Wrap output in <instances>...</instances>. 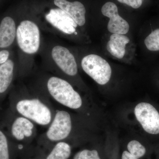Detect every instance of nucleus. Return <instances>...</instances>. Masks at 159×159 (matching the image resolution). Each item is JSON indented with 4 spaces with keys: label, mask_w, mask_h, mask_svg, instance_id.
I'll return each mask as SVG.
<instances>
[{
    "label": "nucleus",
    "mask_w": 159,
    "mask_h": 159,
    "mask_svg": "<svg viewBox=\"0 0 159 159\" xmlns=\"http://www.w3.org/2000/svg\"><path fill=\"white\" fill-rule=\"evenodd\" d=\"M16 108L20 114L39 125H48L51 122V111L38 99L20 100L16 104Z\"/></svg>",
    "instance_id": "20e7f679"
},
{
    "label": "nucleus",
    "mask_w": 159,
    "mask_h": 159,
    "mask_svg": "<svg viewBox=\"0 0 159 159\" xmlns=\"http://www.w3.org/2000/svg\"><path fill=\"white\" fill-rule=\"evenodd\" d=\"M34 125L31 121L24 117L16 119L11 127V133L16 139L22 140L25 137L31 136Z\"/></svg>",
    "instance_id": "4468645a"
},
{
    "label": "nucleus",
    "mask_w": 159,
    "mask_h": 159,
    "mask_svg": "<svg viewBox=\"0 0 159 159\" xmlns=\"http://www.w3.org/2000/svg\"><path fill=\"white\" fill-rule=\"evenodd\" d=\"M101 12L109 20L107 24V30L112 34H125L129 30L127 21L119 16L118 7L112 2H107L102 6Z\"/></svg>",
    "instance_id": "6e6552de"
},
{
    "label": "nucleus",
    "mask_w": 159,
    "mask_h": 159,
    "mask_svg": "<svg viewBox=\"0 0 159 159\" xmlns=\"http://www.w3.org/2000/svg\"><path fill=\"white\" fill-rule=\"evenodd\" d=\"M136 118L147 133L159 134V112L152 104L141 102L134 108Z\"/></svg>",
    "instance_id": "39448f33"
},
{
    "label": "nucleus",
    "mask_w": 159,
    "mask_h": 159,
    "mask_svg": "<svg viewBox=\"0 0 159 159\" xmlns=\"http://www.w3.org/2000/svg\"><path fill=\"white\" fill-rule=\"evenodd\" d=\"M71 147L66 142H60L55 145L47 159H68L70 156Z\"/></svg>",
    "instance_id": "2eb2a0df"
},
{
    "label": "nucleus",
    "mask_w": 159,
    "mask_h": 159,
    "mask_svg": "<svg viewBox=\"0 0 159 159\" xmlns=\"http://www.w3.org/2000/svg\"><path fill=\"white\" fill-rule=\"evenodd\" d=\"M16 42L21 54L31 56L37 53L41 44L40 31L37 24L30 20L17 23Z\"/></svg>",
    "instance_id": "f257e3e1"
},
{
    "label": "nucleus",
    "mask_w": 159,
    "mask_h": 159,
    "mask_svg": "<svg viewBox=\"0 0 159 159\" xmlns=\"http://www.w3.org/2000/svg\"><path fill=\"white\" fill-rule=\"evenodd\" d=\"M17 25V22L10 16L0 20V50L10 49L16 42Z\"/></svg>",
    "instance_id": "9d476101"
},
{
    "label": "nucleus",
    "mask_w": 159,
    "mask_h": 159,
    "mask_svg": "<svg viewBox=\"0 0 159 159\" xmlns=\"http://www.w3.org/2000/svg\"><path fill=\"white\" fill-rule=\"evenodd\" d=\"M45 19L50 27L66 35L77 34L78 27L72 17L60 8H54L45 16Z\"/></svg>",
    "instance_id": "423d86ee"
},
{
    "label": "nucleus",
    "mask_w": 159,
    "mask_h": 159,
    "mask_svg": "<svg viewBox=\"0 0 159 159\" xmlns=\"http://www.w3.org/2000/svg\"><path fill=\"white\" fill-rule=\"evenodd\" d=\"M146 48L152 52L159 51V28L149 33L144 40Z\"/></svg>",
    "instance_id": "dca6fc26"
},
{
    "label": "nucleus",
    "mask_w": 159,
    "mask_h": 159,
    "mask_svg": "<svg viewBox=\"0 0 159 159\" xmlns=\"http://www.w3.org/2000/svg\"><path fill=\"white\" fill-rule=\"evenodd\" d=\"M47 87L51 96L62 105L74 109L81 107L82 101L80 95L66 80L51 77L48 80Z\"/></svg>",
    "instance_id": "f03ea898"
},
{
    "label": "nucleus",
    "mask_w": 159,
    "mask_h": 159,
    "mask_svg": "<svg viewBox=\"0 0 159 159\" xmlns=\"http://www.w3.org/2000/svg\"><path fill=\"white\" fill-rule=\"evenodd\" d=\"M51 59L56 65L65 74L74 76L77 74L78 67L74 55L64 46H54L51 51Z\"/></svg>",
    "instance_id": "0eeeda50"
},
{
    "label": "nucleus",
    "mask_w": 159,
    "mask_h": 159,
    "mask_svg": "<svg viewBox=\"0 0 159 159\" xmlns=\"http://www.w3.org/2000/svg\"><path fill=\"white\" fill-rule=\"evenodd\" d=\"M10 49L0 50V65L4 63L9 59L11 55Z\"/></svg>",
    "instance_id": "412c9836"
},
{
    "label": "nucleus",
    "mask_w": 159,
    "mask_h": 159,
    "mask_svg": "<svg viewBox=\"0 0 159 159\" xmlns=\"http://www.w3.org/2000/svg\"><path fill=\"white\" fill-rule=\"evenodd\" d=\"M122 159H139L137 157L129 153L127 151H125L122 154Z\"/></svg>",
    "instance_id": "4be33fe9"
},
{
    "label": "nucleus",
    "mask_w": 159,
    "mask_h": 159,
    "mask_svg": "<svg viewBox=\"0 0 159 159\" xmlns=\"http://www.w3.org/2000/svg\"><path fill=\"white\" fill-rule=\"evenodd\" d=\"M122 4H125L134 9H139L142 6L143 0H117Z\"/></svg>",
    "instance_id": "aec40b11"
},
{
    "label": "nucleus",
    "mask_w": 159,
    "mask_h": 159,
    "mask_svg": "<svg viewBox=\"0 0 159 159\" xmlns=\"http://www.w3.org/2000/svg\"><path fill=\"white\" fill-rule=\"evenodd\" d=\"M22 148H23L22 145H19V149H22Z\"/></svg>",
    "instance_id": "5701e85b"
},
{
    "label": "nucleus",
    "mask_w": 159,
    "mask_h": 159,
    "mask_svg": "<svg viewBox=\"0 0 159 159\" xmlns=\"http://www.w3.org/2000/svg\"><path fill=\"white\" fill-rule=\"evenodd\" d=\"M71 129L72 122L70 114L65 111H59L47 132V137L51 141H61L68 136Z\"/></svg>",
    "instance_id": "1a4fd4ad"
},
{
    "label": "nucleus",
    "mask_w": 159,
    "mask_h": 159,
    "mask_svg": "<svg viewBox=\"0 0 159 159\" xmlns=\"http://www.w3.org/2000/svg\"><path fill=\"white\" fill-rule=\"evenodd\" d=\"M127 148L129 152L138 159L142 157L146 152L145 146L136 140L130 141L127 145Z\"/></svg>",
    "instance_id": "f3484780"
},
{
    "label": "nucleus",
    "mask_w": 159,
    "mask_h": 159,
    "mask_svg": "<svg viewBox=\"0 0 159 159\" xmlns=\"http://www.w3.org/2000/svg\"><path fill=\"white\" fill-rule=\"evenodd\" d=\"M54 5L69 14L80 27L86 23V9L83 4L78 1L70 2L67 0H54Z\"/></svg>",
    "instance_id": "9b49d317"
},
{
    "label": "nucleus",
    "mask_w": 159,
    "mask_h": 159,
    "mask_svg": "<svg viewBox=\"0 0 159 159\" xmlns=\"http://www.w3.org/2000/svg\"><path fill=\"white\" fill-rule=\"evenodd\" d=\"M15 63L11 55L6 62L0 65V94L6 92L13 80Z\"/></svg>",
    "instance_id": "ddd939ff"
},
{
    "label": "nucleus",
    "mask_w": 159,
    "mask_h": 159,
    "mask_svg": "<svg viewBox=\"0 0 159 159\" xmlns=\"http://www.w3.org/2000/svg\"><path fill=\"white\" fill-rule=\"evenodd\" d=\"M81 66L86 74L100 85L107 84L110 80L112 70L105 59L96 54L86 55L81 60Z\"/></svg>",
    "instance_id": "7ed1b4c3"
},
{
    "label": "nucleus",
    "mask_w": 159,
    "mask_h": 159,
    "mask_svg": "<svg viewBox=\"0 0 159 159\" xmlns=\"http://www.w3.org/2000/svg\"><path fill=\"white\" fill-rule=\"evenodd\" d=\"M74 159H101L96 150L84 149L76 154Z\"/></svg>",
    "instance_id": "6ab92c4d"
},
{
    "label": "nucleus",
    "mask_w": 159,
    "mask_h": 159,
    "mask_svg": "<svg viewBox=\"0 0 159 159\" xmlns=\"http://www.w3.org/2000/svg\"><path fill=\"white\" fill-rule=\"evenodd\" d=\"M0 159H9L8 142L5 135L0 130Z\"/></svg>",
    "instance_id": "a211bd4d"
},
{
    "label": "nucleus",
    "mask_w": 159,
    "mask_h": 159,
    "mask_svg": "<svg viewBox=\"0 0 159 159\" xmlns=\"http://www.w3.org/2000/svg\"><path fill=\"white\" fill-rule=\"evenodd\" d=\"M129 39L125 34H112L107 44L109 53L118 59H122L125 53V47L129 43Z\"/></svg>",
    "instance_id": "f8f14e48"
}]
</instances>
